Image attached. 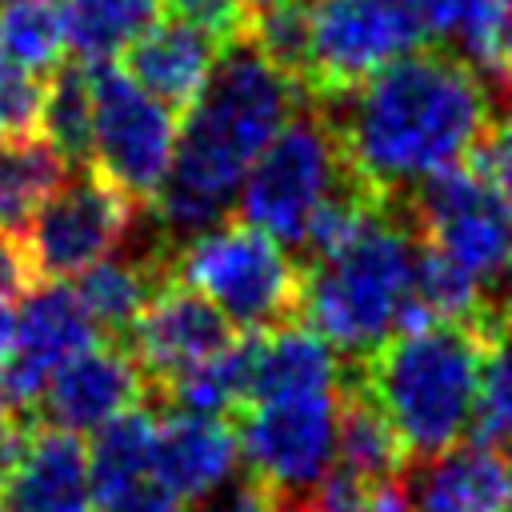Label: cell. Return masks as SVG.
Returning a JSON list of instances; mask_svg holds the SVG:
<instances>
[{
  "label": "cell",
  "mask_w": 512,
  "mask_h": 512,
  "mask_svg": "<svg viewBox=\"0 0 512 512\" xmlns=\"http://www.w3.org/2000/svg\"><path fill=\"white\" fill-rule=\"evenodd\" d=\"M348 168L384 200L476 156L496 120V92L452 44H420L360 88L320 104Z\"/></svg>",
  "instance_id": "1"
},
{
  "label": "cell",
  "mask_w": 512,
  "mask_h": 512,
  "mask_svg": "<svg viewBox=\"0 0 512 512\" xmlns=\"http://www.w3.org/2000/svg\"><path fill=\"white\" fill-rule=\"evenodd\" d=\"M304 100L308 96L268 64L248 36L224 44L204 96L180 120L164 188L144 208L152 228L168 244H180L184 236L224 220L252 160Z\"/></svg>",
  "instance_id": "2"
},
{
  "label": "cell",
  "mask_w": 512,
  "mask_h": 512,
  "mask_svg": "<svg viewBox=\"0 0 512 512\" xmlns=\"http://www.w3.org/2000/svg\"><path fill=\"white\" fill-rule=\"evenodd\" d=\"M484 328L476 320H436L392 332L368 356L348 360V380L384 412L412 468L444 456L472 428Z\"/></svg>",
  "instance_id": "3"
},
{
  "label": "cell",
  "mask_w": 512,
  "mask_h": 512,
  "mask_svg": "<svg viewBox=\"0 0 512 512\" xmlns=\"http://www.w3.org/2000/svg\"><path fill=\"white\" fill-rule=\"evenodd\" d=\"M416 228L404 200H384L344 244L304 264V324L348 360L368 356L396 332L412 288Z\"/></svg>",
  "instance_id": "4"
},
{
  "label": "cell",
  "mask_w": 512,
  "mask_h": 512,
  "mask_svg": "<svg viewBox=\"0 0 512 512\" xmlns=\"http://www.w3.org/2000/svg\"><path fill=\"white\" fill-rule=\"evenodd\" d=\"M172 276L208 296L240 332L304 320V260L236 212L172 244Z\"/></svg>",
  "instance_id": "5"
},
{
  "label": "cell",
  "mask_w": 512,
  "mask_h": 512,
  "mask_svg": "<svg viewBox=\"0 0 512 512\" xmlns=\"http://www.w3.org/2000/svg\"><path fill=\"white\" fill-rule=\"evenodd\" d=\"M348 180L360 176L348 168L324 108L304 100L252 160L232 212L296 252L316 208Z\"/></svg>",
  "instance_id": "6"
},
{
  "label": "cell",
  "mask_w": 512,
  "mask_h": 512,
  "mask_svg": "<svg viewBox=\"0 0 512 512\" xmlns=\"http://www.w3.org/2000/svg\"><path fill=\"white\" fill-rule=\"evenodd\" d=\"M92 72V168L108 176L136 208H148L164 188L180 120L148 96L112 60H88Z\"/></svg>",
  "instance_id": "7"
},
{
  "label": "cell",
  "mask_w": 512,
  "mask_h": 512,
  "mask_svg": "<svg viewBox=\"0 0 512 512\" xmlns=\"http://www.w3.org/2000/svg\"><path fill=\"white\" fill-rule=\"evenodd\" d=\"M420 44H428V28L408 0H312L304 96L328 104Z\"/></svg>",
  "instance_id": "8"
},
{
  "label": "cell",
  "mask_w": 512,
  "mask_h": 512,
  "mask_svg": "<svg viewBox=\"0 0 512 512\" xmlns=\"http://www.w3.org/2000/svg\"><path fill=\"white\" fill-rule=\"evenodd\" d=\"M404 208L416 236L456 260L484 288L512 264V208L472 160L416 184L404 196Z\"/></svg>",
  "instance_id": "9"
},
{
  "label": "cell",
  "mask_w": 512,
  "mask_h": 512,
  "mask_svg": "<svg viewBox=\"0 0 512 512\" xmlns=\"http://www.w3.org/2000/svg\"><path fill=\"white\" fill-rule=\"evenodd\" d=\"M336 408L340 388L264 400L232 416L244 476L280 500L308 492L336 460Z\"/></svg>",
  "instance_id": "10"
},
{
  "label": "cell",
  "mask_w": 512,
  "mask_h": 512,
  "mask_svg": "<svg viewBox=\"0 0 512 512\" xmlns=\"http://www.w3.org/2000/svg\"><path fill=\"white\" fill-rule=\"evenodd\" d=\"M144 208L132 204L92 164L68 176L24 228V244L40 280H72L124 248Z\"/></svg>",
  "instance_id": "11"
},
{
  "label": "cell",
  "mask_w": 512,
  "mask_h": 512,
  "mask_svg": "<svg viewBox=\"0 0 512 512\" xmlns=\"http://www.w3.org/2000/svg\"><path fill=\"white\" fill-rule=\"evenodd\" d=\"M236 340H240V328L208 296H200L176 276L156 288V296L144 304V312L124 336L128 352L136 356L148 380L152 408H160V396L168 392L176 376L220 356Z\"/></svg>",
  "instance_id": "12"
},
{
  "label": "cell",
  "mask_w": 512,
  "mask_h": 512,
  "mask_svg": "<svg viewBox=\"0 0 512 512\" xmlns=\"http://www.w3.org/2000/svg\"><path fill=\"white\" fill-rule=\"evenodd\" d=\"M96 340L104 336L84 312L76 288L68 280H44L40 288L28 292V304L20 308L16 348L0 372V404L36 412L52 372L64 368L72 356H80L84 348H92Z\"/></svg>",
  "instance_id": "13"
},
{
  "label": "cell",
  "mask_w": 512,
  "mask_h": 512,
  "mask_svg": "<svg viewBox=\"0 0 512 512\" xmlns=\"http://www.w3.org/2000/svg\"><path fill=\"white\" fill-rule=\"evenodd\" d=\"M136 404H152L148 380L136 356L128 352V344L104 336L52 372V380L40 392L36 416L44 424L92 436L96 428H104L108 420H116Z\"/></svg>",
  "instance_id": "14"
},
{
  "label": "cell",
  "mask_w": 512,
  "mask_h": 512,
  "mask_svg": "<svg viewBox=\"0 0 512 512\" xmlns=\"http://www.w3.org/2000/svg\"><path fill=\"white\" fill-rule=\"evenodd\" d=\"M220 40L196 24L156 12L148 28H140L116 56L120 72L136 80L148 96H156L176 120H184L208 88V76L220 60Z\"/></svg>",
  "instance_id": "15"
},
{
  "label": "cell",
  "mask_w": 512,
  "mask_h": 512,
  "mask_svg": "<svg viewBox=\"0 0 512 512\" xmlns=\"http://www.w3.org/2000/svg\"><path fill=\"white\" fill-rule=\"evenodd\" d=\"M240 460L236 428L224 416L156 408V440H152V476L180 504L208 500Z\"/></svg>",
  "instance_id": "16"
},
{
  "label": "cell",
  "mask_w": 512,
  "mask_h": 512,
  "mask_svg": "<svg viewBox=\"0 0 512 512\" xmlns=\"http://www.w3.org/2000/svg\"><path fill=\"white\" fill-rule=\"evenodd\" d=\"M4 512H92L88 440L40 420L8 484Z\"/></svg>",
  "instance_id": "17"
},
{
  "label": "cell",
  "mask_w": 512,
  "mask_h": 512,
  "mask_svg": "<svg viewBox=\"0 0 512 512\" xmlns=\"http://www.w3.org/2000/svg\"><path fill=\"white\" fill-rule=\"evenodd\" d=\"M340 380H344V360L312 324L300 320V324L252 332V384H248L244 408L264 400H284V396L336 392Z\"/></svg>",
  "instance_id": "18"
},
{
  "label": "cell",
  "mask_w": 512,
  "mask_h": 512,
  "mask_svg": "<svg viewBox=\"0 0 512 512\" xmlns=\"http://www.w3.org/2000/svg\"><path fill=\"white\" fill-rule=\"evenodd\" d=\"M412 512H512V464L496 444L468 440L412 480Z\"/></svg>",
  "instance_id": "19"
},
{
  "label": "cell",
  "mask_w": 512,
  "mask_h": 512,
  "mask_svg": "<svg viewBox=\"0 0 512 512\" xmlns=\"http://www.w3.org/2000/svg\"><path fill=\"white\" fill-rule=\"evenodd\" d=\"M344 472L360 480H388L400 472H412V460L404 444L396 440L384 412L348 380L340 384V408H336V460Z\"/></svg>",
  "instance_id": "20"
},
{
  "label": "cell",
  "mask_w": 512,
  "mask_h": 512,
  "mask_svg": "<svg viewBox=\"0 0 512 512\" xmlns=\"http://www.w3.org/2000/svg\"><path fill=\"white\" fill-rule=\"evenodd\" d=\"M64 180L68 164L44 136L0 140V228L24 232Z\"/></svg>",
  "instance_id": "21"
},
{
  "label": "cell",
  "mask_w": 512,
  "mask_h": 512,
  "mask_svg": "<svg viewBox=\"0 0 512 512\" xmlns=\"http://www.w3.org/2000/svg\"><path fill=\"white\" fill-rule=\"evenodd\" d=\"M152 440H156V408L136 404L92 432L88 460H92V508L124 492L136 480L152 476Z\"/></svg>",
  "instance_id": "22"
},
{
  "label": "cell",
  "mask_w": 512,
  "mask_h": 512,
  "mask_svg": "<svg viewBox=\"0 0 512 512\" xmlns=\"http://www.w3.org/2000/svg\"><path fill=\"white\" fill-rule=\"evenodd\" d=\"M0 56L52 76L68 60L64 0H0Z\"/></svg>",
  "instance_id": "23"
},
{
  "label": "cell",
  "mask_w": 512,
  "mask_h": 512,
  "mask_svg": "<svg viewBox=\"0 0 512 512\" xmlns=\"http://www.w3.org/2000/svg\"><path fill=\"white\" fill-rule=\"evenodd\" d=\"M44 140L60 152L68 168L92 164V72L88 60L68 56L48 76L44 96Z\"/></svg>",
  "instance_id": "24"
},
{
  "label": "cell",
  "mask_w": 512,
  "mask_h": 512,
  "mask_svg": "<svg viewBox=\"0 0 512 512\" xmlns=\"http://www.w3.org/2000/svg\"><path fill=\"white\" fill-rule=\"evenodd\" d=\"M68 48L80 60H112L140 28L152 24V0H64Z\"/></svg>",
  "instance_id": "25"
},
{
  "label": "cell",
  "mask_w": 512,
  "mask_h": 512,
  "mask_svg": "<svg viewBox=\"0 0 512 512\" xmlns=\"http://www.w3.org/2000/svg\"><path fill=\"white\" fill-rule=\"evenodd\" d=\"M484 328V356H480V384H476V408H472V432L468 440L500 444L512 436V332Z\"/></svg>",
  "instance_id": "26"
},
{
  "label": "cell",
  "mask_w": 512,
  "mask_h": 512,
  "mask_svg": "<svg viewBox=\"0 0 512 512\" xmlns=\"http://www.w3.org/2000/svg\"><path fill=\"white\" fill-rule=\"evenodd\" d=\"M44 96L48 76L28 72L0 56V140L44 136Z\"/></svg>",
  "instance_id": "27"
},
{
  "label": "cell",
  "mask_w": 512,
  "mask_h": 512,
  "mask_svg": "<svg viewBox=\"0 0 512 512\" xmlns=\"http://www.w3.org/2000/svg\"><path fill=\"white\" fill-rule=\"evenodd\" d=\"M156 12L176 16L184 24H196L204 32H212L220 44L244 40L252 28V16L244 8V0H160Z\"/></svg>",
  "instance_id": "28"
},
{
  "label": "cell",
  "mask_w": 512,
  "mask_h": 512,
  "mask_svg": "<svg viewBox=\"0 0 512 512\" xmlns=\"http://www.w3.org/2000/svg\"><path fill=\"white\" fill-rule=\"evenodd\" d=\"M472 164L488 176V184H492V188L500 192V200L512 208V100H508V108L492 120V128H488V136L480 140Z\"/></svg>",
  "instance_id": "29"
},
{
  "label": "cell",
  "mask_w": 512,
  "mask_h": 512,
  "mask_svg": "<svg viewBox=\"0 0 512 512\" xmlns=\"http://www.w3.org/2000/svg\"><path fill=\"white\" fill-rule=\"evenodd\" d=\"M40 416L28 412V408H4L0 404V512H4V496H8V484L20 468V456L36 432Z\"/></svg>",
  "instance_id": "30"
},
{
  "label": "cell",
  "mask_w": 512,
  "mask_h": 512,
  "mask_svg": "<svg viewBox=\"0 0 512 512\" xmlns=\"http://www.w3.org/2000/svg\"><path fill=\"white\" fill-rule=\"evenodd\" d=\"M40 272L32 264V252L24 244V232H4L0 228V296L16 300L28 296L32 288H40Z\"/></svg>",
  "instance_id": "31"
},
{
  "label": "cell",
  "mask_w": 512,
  "mask_h": 512,
  "mask_svg": "<svg viewBox=\"0 0 512 512\" xmlns=\"http://www.w3.org/2000/svg\"><path fill=\"white\" fill-rule=\"evenodd\" d=\"M92 512H188V504H180L164 484H156V476H148L108 500H96Z\"/></svg>",
  "instance_id": "32"
},
{
  "label": "cell",
  "mask_w": 512,
  "mask_h": 512,
  "mask_svg": "<svg viewBox=\"0 0 512 512\" xmlns=\"http://www.w3.org/2000/svg\"><path fill=\"white\" fill-rule=\"evenodd\" d=\"M188 512H276V504H272V496L260 488V484H252L248 476H244V484H236L232 492H224V496H208V504H188Z\"/></svg>",
  "instance_id": "33"
},
{
  "label": "cell",
  "mask_w": 512,
  "mask_h": 512,
  "mask_svg": "<svg viewBox=\"0 0 512 512\" xmlns=\"http://www.w3.org/2000/svg\"><path fill=\"white\" fill-rule=\"evenodd\" d=\"M476 320H484V324H492V328L512 332V264L504 268V276H500V280H492V284L484 288V300H480Z\"/></svg>",
  "instance_id": "34"
},
{
  "label": "cell",
  "mask_w": 512,
  "mask_h": 512,
  "mask_svg": "<svg viewBox=\"0 0 512 512\" xmlns=\"http://www.w3.org/2000/svg\"><path fill=\"white\" fill-rule=\"evenodd\" d=\"M16 324H20V312L12 308V300L0 296V372H4V364L12 360V348H16Z\"/></svg>",
  "instance_id": "35"
},
{
  "label": "cell",
  "mask_w": 512,
  "mask_h": 512,
  "mask_svg": "<svg viewBox=\"0 0 512 512\" xmlns=\"http://www.w3.org/2000/svg\"><path fill=\"white\" fill-rule=\"evenodd\" d=\"M268 4H276V0H244V8H248V16H256V12H264Z\"/></svg>",
  "instance_id": "36"
}]
</instances>
